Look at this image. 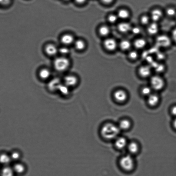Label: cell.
<instances>
[{"label": "cell", "instance_id": "cell-1", "mask_svg": "<svg viewBox=\"0 0 176 176\" xmlns=\"http://www.w3.org/2000/svg\"><path fill=\"white\" fill-rule=\"evenodd\" d=\"M118 126L111 122H107L102 125L99 130V134L102 139L107 141L114 140L120 132Z\"/></svg>", "mask_w": 176, "mask_h": 176}, {"label": "cell", "instance_id": "cell-2", "mask_svg": "<svg viewBox=\"0 0 176 176\" xmlns=\"http://www.w3.org/2000/svg\"><path fill=\"white\" fill-rule=\"evenodd\" d=\"M134 157L128 153L122 155L118 161L120 168L125 173H130L133 172L136 169V165Z\"/></svg>", "mask_w": 176, "mask_h": 176}, {"label": "cell", "instance_id": "cell-3", "mask_svg": "<svg viewBox=\"0 0 176 176\" xmlns=\"http://www.w3.org/2000/svg\"><path fill=\"white\" fill-rule=\"evenodd\" d=\"M53 66L55 70L57 72H64L69 68L70 62L69 60L65 57H58L55 60Z\"/></svg>", "mask_w": 176, "mask_h": 176}, {"label": "cell", "instance_id": "cell-4", "mask_svg": "<svg viewBox=\"0 0 176 176\" xmlns=\"http://www.w3.org/2000/svg\"><path fill=\"white\" fill-rule=\"evenodd\" d=\"M172 42L171 37L164 34L158 35L155 39V45L159 48H169L172 45Z\"/></svg>", "mask_w": 176, "mask_h": 176}, {"label": "cell", "instance_id": "cell-5", "mask_svg": "<svg viewBox=\"0 0 176 176\" xmlns=\"http://www.w3.org/2000/svg\"><path fill=\"white\" fill-rule=\"evenodd\" d=\"M63 83L71 89L75 88L80 83V79L78 76L73 74H68L62 78Z\"/></svg>", "mask_w": 176, "mask_h": 176}, {"label": "cell", "instance_id": "cell-6", "mask_svg": "<svg viewBox=\"0 0 176 176\" xmlns=\"http://www.w3.org/2000/svg\"><path fill=\"white\" fill-rule=\"evenodd\" d=\"M150 87L153 91H160L162 90L165 85L164 79L158 75H153L150 79Z\"/></svg>", "mask_w": 176, "mask_h": 176}, {"label": "cell", "instance_id": "cell-7", "mask_svg": "<svg viewBox=\"0 0 176 176\" xmlns=\"http://www.w3.org/2000/svg\"><path fill=\"white\" fill-rule=\"evenodd\" d=\"M47 88L48 91L51 93H58V89L63 83L62 78L52 77L47 82Z\"/></svg>", "mask_w": 176, "mask_h": 176}, {"label": "cell", "instance_id": "cell-8", "mask_svg": "<svg viewBox=\"0 0 176 176\" xmlns=\"http://www.w3.org/2000/svg\"><path fill=\"white\" fill-rule=\"evenodd\" d=\"M141 146L139 143L136 141L128 142L126 149L128 153L135 157L139 154L141 151Z\"/></svg>", "mask_w": 176, "mask_h": 176}, {"label": "cell", "instance_id": "cell-9", "mask_svg": "<svg viewBox=\"0 0 176 176\" xmlns=\"http://www.w3.org/2000/svg\"><path fill=\"white\" fill-rule=\"evenodd\" d=\"M106 49L110 52H114L118 47V43L113 38H107L103 43Z\"/></svg>", "mask_w": 176, "mask_h": 176}, {"label": "cell", "instance_id": "cell-10", "mask_svg": "<svg viewBox=\"0 0 176 176\" xmlns=\"http://www.w3.org/2000/svg\"><path fill=\"white\" fill-rule=\"evenodd\" d=\"M114 141V147L117 150L122 151L126 149L129 141L125 137L118 136Z\"/></svg>", "mask_w": 176, "mask_h": 176}, {"label": "cell", "instance_id": "cell-11", "mask_svg": "<svg viewBox=\"0 0 176 176\" xmlns=\"http://www.w3.org/2000/svg\"><path fill=\"white\" fill-rule=\"evenodd\" d=\"M164 13L161 9L155 8L151 10L149 15L152 22L158 23L162 19Z\"/></svg>", "mask_w": 176, "mask_h": 176}, {"label": "cell", "instance_id": "cell-12", "mask_svg": "<svg viewBox=\"0 0 176 176\" xmlns=\"http://www.w3.org/2000/svg\"><path fill=\"white\" fill-rule=\"evenodd\" d=\"M132 26L129 22L127 21H122L117 25V29L122 34H127L131 32Z\"/></svg>", "mask_w": 176, "mask_h": 176}, {"label": "cell", "instance_id": "cell-13", "mask_svg": "<svg viewBox=\"0 0 176 176\" xmlns=\"http://www.w3.org/2000/svg\"><path fill=\"white\" fill-rule=\"evenodd\" d=\"M128 94L126 92L122 89H119L114 92V98L118 103H122L126 101L128 98Z\"/></svg>", "mask_w": 176, "mask_h": 176}, {"label": "cell", "instance_id": "cell-14", "mask_svg": "<svg viewBox=\"0 0 176 176\" xmlns=\"http://www.w3.org/2000/svg\"><path fill=\"white\" fill-rule=\"evenodd\" d=\"M152 72V67L149 65H141L138 68L139 75L143 78L149 77L151 75Z\"/></svg>", "mask_w": 176, "mask_h": 176}, {"label": "cell", "instance_id": "cell-15", "mask_svg": "<svg viewBox=\"0 0 176 176\" xmlns=\"http://www.w3.org/2000/svg\"><path fill=\"white\" fill-rule=\"evenodd\" d=\"M148 34L151 36L158 35L160 30V26L158 23L151 22L147 27Z\"/></svg>", "mask_w": 176, "mask_h": 176}, {"label": "cell", "instance_id": "cell-16", "mask_svg": "<svg viewBox=\"0 0 176 176\" xmlns=\"http://www.w3.org/2000/svg\"><path fill=\"white\" fill-rule=\"evenodd\" d=\"M39 76L40 80L47 82L52 78L51 71L46 68H42L40 70Z\"/></svg>", "mask_w": 176, "mask_h": 176}, {"label": "cell", "instance_id": "cell-17", "mask_svg": "<svg viewBox=\"0 0 176 176\" xmlns=\"http://www.w3.org/2000/svg\"><path fill=\"white\" fill-rule=\"evenodd\" d=\"M147 44V40L144 38L139 37L135 39L133 42L132 45L135 49L137 50H142L146 48Z\"/></svg>", "mask_w": 176, "mask_h": 176}, {"label": "cell", "instance_id": "cell-18", "mask_svg": "<svg viewBox=\"0 0 176 176\" xmlns=\"http://www.w3.org/2000/svg\"><path fill=\"white\" fill-rule=\"evenodd\" d=\"M116 14L119 19H121L122 21H127L131 16L129 10L124 8L119 9Z\"/></svg>", "mask_w": 176, "mask_h": 176}, {"label": "cell", "instance_id": "cell-19", "mask_svg": "<svg viewBox=\"0 0 176 176\" xmlns=\"http://www.w3.org/2000/svg\"><path fill=\"white\" fill-rule=\"evenodd\" d=\"M132 43L127 39L122 40L118 43V47L123 51H129L131 50Z\"/></svg>", "mask_w": 176, "mask_h": 176}, {"label": "cell", "instance_id": "cell-20", "mask_svg": "<svg viewBox=\"0 0 176 176\" xmlns=\"http://www.w3.org/2000/svg\"><path fill=\"white\" fill-rule=\"evenodd\" d=\"M72 90V89L68 87L63 83L58 89V93L63 97L68 98L71 95Z\"/></svg>", "mask_w": 176, "mask_h": 176}, {"label": "cell", "instance_id": "cell-21", "mask_svg": "<svg viewBox=\"0 0 176 176\" xmlns=\"http://www.w3.org/2000/svg\"><path fill=\"white\" fill-rule=\"evenodd\" d=\"M160 97L158 94L152 93L148 97L147 102L151 107H155L158 105L160 101Z\"/></svg>", "mask_w": 176, "mask_h": 176}, {"label": "cell", "instance_id": "cell-22", "mask_svg": "<svg viewBox=\"0 0 176 176\" xmlns=\"http://www.w3.org/2000/svg\"><path fill=\"white\" fill-rule=\"evenodd\" d=\"M118 126L121 131L122 130L126 131L131 128V122L128 119H123L120 121Z\"/></svg>", "mask_w": 176, "mask_h": 176}, {"label": "cell", "instance_id": "cell-23", "mask_svg": "<svg viewBox=\"0 0 176 176\" xmlns=\"http://www.w3.org/2000/svg\"><path fill=\"white\" fill-rule=\"evenodd\" d=\"M61 42L63 44L68 45L75 42V41L73 35L70 34H65L61 38Z\"/></svg>", "mask_w": 176, "mask_h": 176}, {"label": "cell", "instance_id": "cell-24", "mask_svg": "<svg viewBox=\"0 0 176 176\" xmlns=\"http://www.w3.org/2000/svg\"><path fill=\"white\" fill-rule=\"evenodd\" d=\"M45 51L50 56H53L57 54L58 49L55 46L52 44L48 45L45 47Z\"/></svg>", "mask_w": 176, "mask_h": 176}, {"label": "cell", "instance_id": "cell-25", "mask_svg": "<svg viewBox=\"0 0 176 176\" xmlns=\"http://www.w3.org/2000/svg\"><path fill=\"white\" fill-rule=\"evenodd\" d=\"M15 172L13 168L8 165L5 166L1 171V176H14Z\"/></svg>", "mask_w": 176, "mask_h": 176}, {"label": "cell", "instance_id": "cell-26", "mask_svg": "<svg viewBox=\"0 0 176 176\" xmlns=\"http://www.w3.org/2000/svg\"><path fill=\"white\" fill-rule=\"evenodd\" d=\"M99 32L101 36L108 37L110 34L111 29L108 25H103L99 28Z\"/></svg>", "mask_w": 176, "mask_h": 176}, {"label": "cell", "instance_id": "cell-27", "mask_svg": "<svg viewBox=\"0 0 176 176\" xmlns=\"http://www.w3.org/2000/svg\"><path fill=\"white\" fill-rule=\"evenodd\" d=\"M140 22L141 25L147 27L152 21L149 15L144 14L140 17Z\"/></svg>", "mask_w": 176, "mask_h": 176}, {"label": "cell", "instance_id": "cell-28", "mask_svg": "<svg viewBox=\"0 0 176 176\" xmlns=\"http://www.w3.org/2000/svg\"><path fill=\"white\" fill-rule=\"evenodd\" d=\"M12 159L11 156L6 154L0 155V163L5 166L8 165L11 162Z\"/></svg>", "mask_w": 176, "mask_h": 176}, {"label": "cell", "instance_id": "cell-29", "mask_svg": "<svg viewBox=\"0 0 176 176\" xmlns=\"http://www.w3.org/2000/svg\"><path fill=\"white\" fill-rule=\"evenodd\" d=\"M15 173L18 174H22L25 170V166L20 163H17L15 164L13 167L12 168Z\"/></svg>", "mask_w": 176, "mask_h": 176}, {"label": "cell", "instance_id": "cell-30", "mask_svg": "<svg viewBox=\"0 0 176 176\" xmlns=\"http://www.w3.org/2000/svg\"><path fill=\"white\" fill-rule=\"evenodd\" d=\"M128 57L129 59L134 61L137 60L139 57V53L136 49L131 50L129 51Z\"/></svg>", "mask_w": 176, "mask_h": 176}, {"label": "cell", "instance_id": "cell-31", "mask_svg": "<svg viewBox=\"0 0 176 176\" xmlns=\"http://www.w3.org/2000/svg\"><path fill=\"white\" fill-rule=\"evenodd\" d=\"M153 90L150 86H144L141 89V92L142 95L148 97L152 93Z\"/></svg>", "mask_w": 176, "mask_h": 176}, {"label": "cell", "instance_id": "cell-32", "mask_svg": "<svg viewBox=\"0 0 176 176\" xmlns=\"http://www.w3.org/2000/svg\"><path fill=\"white\" fill-rule=\"evenodd\" d=\"M119 19L116 13L109 14L108 17V22L111 24H117Z\"/></svg>", "mask_w": 176, "mask_h": 176}, {"label": "cell", "instance_id": "cell-33", "mask_svg": "<svg viewBox=\"0 0 176 176\" xmlns=\"http://www.w3.org/2000/svg\"><path fill=\"white\" fill-rule=\"evenodd\" d=\"M165 13L167 16L170 17H176V9L173 7H168L166 9Z\"/></svg>", "mask_w": 176, "mask_h": 176}, {"label": "cell", "instance_id": "cell-34", "mask_svg": "<svg viewBox=\"0 0 176 176\" xmlns=\"http://www.w3.org/2000/svg\"><path fill=\"white\" fill-rule=\"evenodd\" d=\"M75 47L76 49L79 50H83L85 47V43L83 41L78 40L74 42Z\"/></svg>", "mask_w": 176, "mask_h": 176}, {"label": "cell", "instance_id": "cell-35", "mask_svg": "<svg viewBox=\"0 0 176 176\" xmlns=\"http://www.w3.org/2000/svg\"><path fill=\"white\" fill-rule=\"evenodd\" d=\"M153 67L154 68L155 71L158 73H161L163 72L165 70V66L164 65L159 64H155L153 65Z\"/></svg>", "mask_w": 176, "mask_h": 176}, {"label": "cell", "instance_id": "cell-36", "mask_svg": "<svg viewBox=\"0 0 176 176\" xmlns=\"http://www.w3.org/2000/svg\"><path fill=\"white\" fill-rule=\"evenodd\" d=\"M131 32L134 35H138L141 34L142 30L139 26H132Z\"/></svg>", "mask_w": 176, "mask_h": 176}, {"label": "cell", "instance_id": "cell-37", "mask_svg": "<svg viewBox=\"0 0 176 176\" xmlns=\"http://www.w3.org/2000/svg\"><path fill=\"white\" fill-rule=\"evenodd\" d=\"M58 52H59L61 54L65 55L68 54L70 52V50L66 47H62L58 49Z\"/></svg>", "mask_w": 176, "mask_h": 176}, {"label": "cell", "instance_id": "cell-38", "mask_svg": "<svg viewBox=\"0 0 176 176\" xmlns=\"http://www.w3.org/2000/svg\"><path fill=\"white\" fill-rule=\"evenodd\" d=\"M10 156H11L12 160H17L20 158V155L18 152H14L12 153Z\"/></svg>", "mask_w": 176, "mask_h": 176}, {"label": "cell", "instance_id": "cell-39", "mask_svg": "<svg viewBox=\"0 0 176 176\" xmlns=\"http://www.w3.org/2000/svg\"><path fill=\"white\" fill-rule=\"evenodd\" d=\"M171 38L173 41V42H174L176 43V27L172 30L171 32Z\"/></svg>", "mask_w": 176, "mask_h": 176}, {"label": "cell", "instance_id": "cell-40", "mask_svg": "<svg viewBox=\"0 0 176 176\" xmlns=\"http://www.w3.org/2000/svg\"><path fill=\"white\" fill-rule=\"evenodd\" d=\"M11 0H0V4L2 5H7L10 3Z\"/></svg>", "mask_w": 176, "mask_h": 176}, {"label": "cell", "instance_id": "cell-41", "mask_svg": "<svg viewBox=\"0 0 176 176\" xmlns=\"http://www.w3.org/2000/svg\"><path fill=\"white\" fill-rule=\"evenodd\" d=\"M103 3L106 5H111L114 3L115 0H101Z\"/></svg>", "mask_w": 176, "mask_h": 176}, {"label": "cell", "instance_id": "cell-42", "mask_svg": "<svg viewBox=\"0 0 176 176\" xmlns=\"http://www.w3.org/2000/svg\"><path fill=\"white\" fill-rule=\"evenodd\" d=\"M171 112L173 116L176 117V105L172 107L171 109Z\"/></svg>", "mask_w": 176, "mask_h": 176}, {"label": "cell", "instance_id": "cell-43", "mask_svg": "<svg viewBox=\"0 0 176 176\" xmlns=\"http://www.w3.org/2000/svg\"><path fill=\"white\" fill-rule=\"evenodd\" d=\"M76 2L79 4H82L86 2V0H75Z\"/></svg>", "mask_w": 176, "mask_h": 176}, {"label": "cell", "instance_id": "cell-44", "mask_svg": "<svg viewBox=\"0 0 176 176\" xmlns=\"http://www.w3.org/2000/svg\"><path fill=\"white\" fill-rule=\"evenodd\" d=\"M173 126L174 128L176 129V118L173 121Z\"/></svg>", "mask_w": 176, "mask_h": 176}, {"label": "cell", "instance_id": "cell-45", "mask_svg": "<svg viewBox=\"0 0 176 176\" xmlns=\"http://www.w3.org/2000/svg\"><path fill=\"white\" fill-rule=\"evenodd\" d=\"M65 1H70V0H65Z\"/></svg>", "mask_w": 176, "mask_h": 176}, {"label": "cell", "instance_id": "cell-46", "mask_svg": "<svg viewBox=\"0 0 176 176\" xmlns=\"http://www.w3.org/2000/svg\"></svg>", "mask_w": 176, "mask_h": 176}]
</instances>
